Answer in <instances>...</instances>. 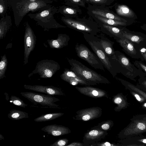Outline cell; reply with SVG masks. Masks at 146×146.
<instances>
[{
    "mask_svg": "<svg viewBox=\"0 0 146 146\" xmlns=\"http://www.w3.org/2000/svg\"><path fill=\"white\" fill-rule=\"evenodd\" d=\"M12 25L11 18L9 16H4L0 21V39L5 37L8 31Z\"/></svg>",
    "mask_w": 146,
    "mask_h": 146,
    "instance_id": "cell-24",
    "label": "cell"
},
{
    "mask_svg": "<svg viewBox=\"0 0 146 146\" xmlns=\"http://www.w3.org/2000/svg\"><path fill=\"white\" fill-rule=\"evenodd\" d=\"M36 37L28 23L26 24L24 37V53L23 63L25 65L28 62V58L31 52L34 49Z\"/></svg>",
    "mask_w": 146,
    "mask_h": 146,
    "instance_id": "cell-10",
    "label": "cell"
},
{
    "mask_svg": "<svg viewBox=\"0 0 146 146\" xmlns=\"http://www.w3.org/2000/svg\"><path fill=\"white\" fill-rule=\"evenodd\" d=\"M128 86L133 91L137 92L138 94L141 95L144 98L146 99V93L143 91L141 90L140 89L137 88L133 85L129 84L128 85Z\"/></svg>",
    "mask_w": 146,
    "mask_h": 146,
    "instance_id": "cell-38",
    "label": "cell"
},
{
    "mask_svg": "<svg viewBox=\"0 0 146 146\" xmlns=\"http://www.w3.org/2000/svg\"><path fill=\"white\" fill-rule=\"evenodd\" d=\"M116 40L121 47L129 53L133 54H136V51L133 45L129 40L124 38H117Z\"/></svg>",
    "mask_w": 146,
    "mask_h": 146,
    "instance_id": "cell-25",
    "label": "cell"
},
{
    "mask_svg": "<svg viewBox=\"0 0 146 146\" xmlns=\"http://www.w3.org/2000/svg\"><path fill=\"white\" fill-rule=\"evenodd\" d=\"M113 122L111 120L103 121L98 124L96 126L102 130L107 131L110 130L113 126Z\"/></svg>",
    "mask_w": 146,
    "mask_h": 146,
    "instance_id": "cell-34",
    "label": "cell"
},
{
    "mask_svg": "<svg viewBox=\"0 0 146 146\" xmlns=\"http://www.w3.org/2000/svg\"><path fill=\"white\" fill-rule=\"evenodd\" d=\"M64 114V113L61 112L43 114L35 118L34 119V121L36 122L49 121L57 119L62 116Z\"/></svg>",
    "mask_w": 146,
    "mask_h": 146,
    "instance_id": "cell-26",
    "label": "cell"
},
{
    "mask_svg": "<svg viewBox=\"0 0 146 146\" xmlns=\"http://www.w3.org/2000/svg\"><path fill=\"white\" fill-rule=\"evenodd\" d=\"M141 27L142 29L146 31V24H145L141 26Z\"/></svg>",
    "mask_w": 146,
    "mask_h": 146,
    "instance_id": "cell-45",
    "label": "cell"
},
{
    "mask_svg": "<svg viewBox=\"0 0 146 146\" xmlns=\"http://www.w3.org/2000/svg\"><path fill=\"white\" fill-rule=\"evenodd\" d=\"M41 130L48 135L56 136L68 134L71 132L68 127L56 124L48 125L42 128Z\"/></svg>",
    "mask_w": 146,
    "mask_h": 146,
    "instance_id": "cell-16",
    "label": "cell"
},
{
    "mask_svg": "<svg viewBox=\"0 0 146 146\" xmlns=\"http://www.w3.org/2000/svg\"><path fill=\"white\" fill-rule=\"evenodd\" d=\"M112 101L117 105V106L114 109L116 111H119L125 108L126 105L125 101L120 95H117L114 96L113 98Z\"/></svg>",
    "mask_w": 146,
    "mask_h": 146,
    "instance_id": "cell-29",
    "label": "cell"
},
{
    "mask_svg": "<svg viewBox=\"0 0 146 146\" xmlns=\"http://www.w3.org/2000/svg\"><path fill=\"white\" fill-rule=\"evenodd\" d=\"M139 64L141 67L146 72V66L141 62Z\"/></svg>",
    "mask_w": 146,
    "mask_h": 146,
    "instance_id": "cell-43",
    "label": "cell"
},
{
    "mask_svg": "<svg viewBox=\"0 0 146 146\" xmlns=\"http://www.w3.org/2000/svg\"><path fill=\"white\" fill-rule=\"evenodd\" d=\"M90 17L89 18L85 17L72 18L63 16L61 19L67 27L71 29L82 34L96 36L101 32L98 23Z\"/></svg>",
    "mask_w": 146,
    "mask_h": 146,
    "instance_id": "cell-3",
    "label": "cell"
},
{
    "mask_svg": "<svg viewBox=\"0 0 146 146\" xmlns=\"http://www.w3.org/2000/svg\"><path fill=\"white\" fill-rule=\"evenodd\" d=\"M114 5L108 6H101L88 4L87 7V13L89 16L92 15H98L127 22V21L125 19L119 16L110 9L113 7Z\"/></svg>",
    "mask_w": 146,
    "mask_h": 146,
    "instance_id": "cell-9",
    "label": "cell"
},
{
    "mask_svg": "<svg viewBox=\"0 0 146 146\" xmlns=\"http://www.w3.org/2000/svg\"><path fill=\"white\" fill-rule=\"evenodd\" d=\"M75 49L77 56L95 69L105 71L104 67L99 58L84 44L77 43Z\"/></svg>",
    "mask_w": 146,
    "mask_h": 146,
    "instance_id": "cell-7",
    "label": "cell"
},
{
    "mask_svg": "<svg viewBox=\"0 0 146 146\" xmlns=\"http://www.w3.org/2000/svg\"><path fill=\"white\" fill-rule=\"evenodd\" d=\"M101 32L115 39L123 38L122 32L123 29L118 27L100 23H98Z\"/></svg>",
    "mask_w": 146,
    "mask_h": 146,
    "instance_id": "cell-18",
    "label": "cell"
},
{
    "mask_svg": "<svg viewBox=\"0 0 146 146\" xmlns=\"http://www.w3.org/2000/svg\"><path fill=\"white\" fill-rule=\"evenodd\" d=\"M67 146H83L87 145L83 143H80L78 142H73L70 144L67 145Z\"/></svg>",
    "mask_w": 146,
    "mask_h": 146,
    "instance_id": "cell-40",
    "label": "cell"
},
{
    "mask_svg": "<svg viewBox=\"0 0 146 146\" xmlns=\"http://www.w3.org/2000/svg\"><path fill=\"white\" fill-rule=\"evenodd\" d=\"M123 38H126L130 41L137 44L143 40V38L139 36L135 35L123 30L122 32Z\"/></svg>",
    "mask_w": 146,
    "mask_h": 146,
    "instance_id": "cell-31",
    "label": "cell"
},
{
    "mask_svg": "<svg viewBox=\"0 0 146 146\" xmlns=\"http://www.w3.org/2000/svg\"><path fill=\"white\" fill-rule=\"evenodd\" d=\"M9 101L13 104L21 107L25 108L28 105L19 98L15 96H11L10 98Z\"/></svg>",
    "mask_w": 146,
    "mask_h": 146,
    "instance_id": "cell-35",
    "label": "cell"
},
{
    "mask_svg": "<svg viewBox=\"0 0 146 146\" xmlns=\"http://www.w3.org/2000/svg\"><path fill=\"white\" fill-rule=\"evenodd\" d=\"M113 7L116 14L119 16L131 18H135V13L126 5L117 4V3H115Z\"/></svg>",
    "mask_w": 146,
    "mask_h": 146,
    "instance_id": "cell-23",
    "label": "cell"
},
{
    "mask_svg": "<svg viewBox=\"0 0 146 146\" xmlns=\"http://www.w3.org/2000/svg\"><path fill=\"white\" fill-rule=\"evenodd\" d=\"M58 13L65 17L76 18L78 17L82 12L80 7H75L64 5L60 6L58 9Z\"/></svg>",
    "mask_w": 146,
    "mask_h": 146,
    "instance_id": "cell-21",
    "label": "cell"
},
{
    "mask_svg": "<svg viewBox=\"0 0 146 146\" xmlns=\"http://www.w3.org/2000/svg\"><path fill=\"white\" fill-rule=\"evenodd\" d=\"M52 2L53 0H9V6L13 11L15 23L17 26L29 12L47 9L51 6Z\"/></svg>",
    "mask_w": 146,
    "mask_h": 146,
    "instance_id": "cell-1",
    "label": "cell"
},
{
    "mask_svg": "<svg viewBox=\"0 0 146 146\" xmlns=\"http://www.w3.org/2000/svg\"><path fill=\"white\" fill-rule=\"evenodd\" d=\"M75 88L81 94L90 97L95 98L104 97L108 98L106 91L90 86H85L83 87L76 86Z\"/></svg>",
    "mask_w": 146,
    "mask_h": 146,
    "instance_id": "cell-14",
    "label": "cell"
},
{
    "mask_svg": "<svg viewBox=\"0 0 146 146\" xmlns=\"http://www.w3.org/2000/svg\"><path fill=\"white\" fill-rule=\"evenodd\" d=\"M93 145H98V146H111V145L109 143L106 142L102 144H94Z\"/></svg>",
    "mask_w": 146,
    "mask_h": 146,
    "instance_id": "cell-42",
    "label": "cell"
},
{
    "mask_svg": "<svg viewBox=\"0 0 146 146\" xmlns=\"http://www.w3.org/2000/svg\"><path fill=\"white\" fill-rule=\"evenodd\" d=\"M8 61L5 54L1 56L0 62V79L5 77V72L7 66Z\"/></svg>",
    "mask_w": 146,
    "mask_h": 146,
    "instance_id": "cell-32",
    "label": "cell"
},
{
    "mask_svg": "<svg viewBox=\"0 0 146 146\" xmlns=\"http://www.w3.org/2000/svg\"><path fill=\"white\" fill-rule=\"evenodd\" d=\"M70 38L66 34H59L56 39L48 40L47 41L50 47L52 48L60 49L68 44Z\"/></svg>",
    "mask_w": 146,
    "mask_h": 146,
    "instance_id": "cell-20",
    "label": "cell"
},
{
    "mask_svg": "<svg viewBox=\"0 0 146 146\" xmlns=\"http://www.w3.org/2000/svg\"><path fill=\"white\" fill-rule=\"evenodd\" d=\"M24 87L26 89L43 93L51 95H64V93L60 88L52 86H32L25 84L24 86Z\"/></svg>",
    "mask_w": 146,
    "mask_h": 146,
    "instance_id": "cell-15",
    "label": "cell"
},
{
    "mask_svg": "<svg viewBox=\"0 0 146 146\" xmlns=\"http://www.w3.org/2000/svg\"><path fill=\"white\" fill-rule=\"evenodd\" d=\"M108 134L107 131L101 130L96 126L92 128L84 135L83 142L87 146L93 145L104 138Z\"/></svg>",
    "mask_w": 146,
    "mask_h": 146,
    "instance_id": "cell-12",
    "label": "cell"
},
{
    "mask_svg": "<svg viewBox=\"0 0 146 146\" xmlns=\"http://www.w3.org/2000/svg\"><path fill=\"white\" fill-rule=\"evenodd\" d=\"M98 23H100L116 27L125 26L127 22L106 18L102 16L92 15L89 16Z\"/></svg>",
    "mask_w": 146,
    "mask_h": 146,
    "instance_id": "cell-22",
    "label": "cell"
},
{
    "mask_svg": "<svg viewBox=\"0 0 146 146\" xmlns=\"http://www.w3.org/2000/svg\"><path fill=\"white\" fill-rule=\"evenodd\" d=\"M57 13L58 9L51 6L47 9L36 13L28 14V15L44 28V31H48L51 29L66 28V27L60 24L54 18V15Z\"/></svg>",
    "mask_w": 146,
    "mask_h": 146,
    "instance_id": "cell-5",
    "label": "cell"
},
{
    "mask_svg": "<svg viewBox=\"0 0 146 146\" xmlns=\"http://www.w3.org/2000/svg\"><path fill=\"white\" fill-rule=\"evenodd\" d=\"M20 94L23 96L34 104H39L50 108H60L58 107L59 105L55 103L60 101V100L51 95H45L31 92H22Z\"/></svg>",
    "mask_w": 146,
    "mask_h": 146,
    "instance_id": "cell-8",
    "label": "cell"
},
{
    "mask_svg": "<svg viewBox=\"0 0 146 146\" xmlns=\"http://www.w3.org/2000/svg\"><path fill=\"white\" fill-rule=\"evenodd\" d=\"M54 1H58V0H54Z\"/></svg>",
    "mask_w": 146,
    "mask_h": 146,
    "instance_id": "cell-49",
    "label": "cell"
},
{
    "mask_svg": "<svg viewBox=\"0 0 146 146\" xmlns=\"http://www.w3.org/2000/svg\"><path fill=\"white\" fill-rule=\"evenodd\" d=\"M115 53L116 61L127 69H129L131 64L128 59L118 51H115Z\"/></svg>",
    "mask_w": 146,
    "mask_h": 146,
    "instance_id": "cell-28",
    "label": "cell"
},
{
    "mask_svg": "<svg viewBox=\"0 0 146 146\" xmlns=\"http://www.w3.org/2000/svg\"><path fill=\"white\" fill-rule=\"evenodd\" d=\"M146 131V122L142 120H136L125 130L124 134L125 135L138 134Z\"/></svg>",
    "mask_w": 146,
    "mask_h": 146,
    "instance_id": "cell-17",
    "label": "cell"
},
{
    "mask_svg": "<svg viewBox=\"0 0 146 146\" xmlns=\"http://www.w3.org/2000/svg\"><path fill=\"white\" fill-rule=\"evenodd\" d=\"M142 84L146 87V81H144Z\"/></svg>",
    "mask_w": 146,
    "mask_h": 146,
    "instance_id": "cell-47",
    "label": "cell"
},
{
    "mask_svg": "<svg viewBox=\"0 0 146 146\" xmlns=\"http://www.w3.org/2000/svg\"><path fill=\"white\" fill-rule=\"evenodd\" d=\"M68 60L71 66L70 69L90 85L110 83L106 78L88 67L79 61L73 58Z\"/></svg>",
    "mask_w": 146,
    "mask_h": 146,
    "instance_id": "cell-2",
    "label": "cell"
},
{
    "mask_svg": "<svg viewBox=\"0 0 146 146\" xmlns=\"http://www.w3.org/2000/svg\"><path fill=\"white\" fill-rule=\"evenodd\" d=\"M140 51L142 56L146 60V49L143 48Z\"/></svg>",
    "mask_w": 146,
    "mask_h": 146,
    "instance_id": "cell-41",
    "label": "cell"
},
{
    "mask_svg": "<svg viewBox=\"0 0 146 146\" xmlns=\"http://www.w3.org/2000/svg\"><path fill=\"white\" fill-rule=\"evenodd\" d=\"M65 5L75 7L85 8L86 3L84 0H63Z\"/></svg>",
    "mask_w": 146,
    "mask_h": 146,
    "instance_id": "cell-33",
    "label": "cell"
},
{
    "mask_svg": "<svg viewBox=\"0 0 146 146\" xmlns=\"http://www.w3.org/2000/svg\"><path fill=\"white\" fill-rule=\"evenodd\" d=\"M60 68V66L56 62L52 60H43L36 63L35 69L28 76L30 77L33 74H37L40 78H49Z\"/></svg>",
    "mask_w": 146,
    "mask_h": 146,
    "instance_id": "cell-6",
    "label": "cell"
},
{
    "mask_svg": "<svg viewBox=\"0 0 146 146\" xmlns=\"http://www.w3.org/2000/svg\"><path fill=\"white\" fill-rule=\"evenodd\" d=\"M68 142V140L66 138H60L50 146H66Z\"/></svg>",
    "mask_w": 146,
    "mask_h": 146,
    "instance_id": "cell-37",
    "label": "cell"
},
{
    "mask_svg": "<svg viewBox=\"0 0 146 146\" xmlns=\"http://www.w3.org/2000/svg\"><path fill=\"white\" fill-rule=\"evenodd\" d=\"M85 40L90 45L95 54L98 56L105 68L114 77L115 74V61L106 54L96 36L83 33Z\"/></svg>",
    "mask_w": 146,
    "mask_h": 146,
    "instance_id": "cell-4",
    "label": "cell"
},
{
    "mask_svg": "<svg viewBox=\"0 0 146 146\" xmlns=\"http://www.w3.org/2000/svg\"><path fill=\"white\" fill-rule=\"evenodd\" d=\"M4 139V137L1 134H0V140H2Z\"/></svg>",
    "mask_w": 146,
    "mask_h": 146,
    "instance_id": "cell-46",
    "label": "cell"
},
{
    "mask_svg": "<svg viewBox=\"0 0 146 146\" xmlns=\"http://www.w3.org/2000/svg\"><path fill=\"white\" fill-rule=\"evenodd\" d=\"M60 77L62 80L72 85L91 86L71 69L65 68Z\"/></svg>",
    "mask_w": 146,
    "mask_h": 146,
    "instance_id": "cell-13",
    "label": "cell"
},
{
    "mask_svg": "<svg viewBox=\"0 0 146 146\" xmlns=\"http://www.w3.org/2000/svg\"><path fill=\"white\" fill-rule=\"evenodd\" d=\"M84 2L88 4L92 5L108 6L111 5L115 0H84Z\"/></svg>",
    "mask_w": 146,
    "mask_h": 146,
    "instance_id": "cell-30",
    "label": "cell"
},
{
    "mask_svg": "<svg viewBox=\"0 0 146 146\" xmlns=\"http://www.w3.org/2000/svg\"><path fill=\"white\" fill-rule=\"evenodd\" d=\"M140 142L146 144V139H143L139 140Z\"/></svg>",
    "mask_w": 146,
    "mask_h": 146,
    "instance_id": "cell-44",
    "label": "cell"
},
{
    "mask_svg": "<svg viewBox=\"0 0 146 146\" xmlns=\"http://www.w3.org/2000/svg\"><path fill=\"white\" fill-rule=\"evenodd\" d=\"M144 107L146 108V103H144L143 105Z\"/></svg>",
    "mask_w": 146,
    "mask_h": 146,
    "instance_id": "cell-48",
    "label": "cell"
},
{
    "mask_svg": "<svg viewBox=\"0 0 146 146\" xmlns=\"http://www.w3.org/2000/svg\"><path fill=\"white\" fill-rule=\"evenodd\" d=\"M96 36L99 38L102 47L106 54L110 58L116 61L115 51L113 46L114 42L110 40L102 34Z\"/></svg>",
    "mask_w": 146,
    "mask_h": 146,
    "instance_id": "cell-19",
    "label": "cell"
},
{
    "mask_svg": "<svg viewBox=\"0 0 146 146\" xmlns=\"http://www.w3.org/2000/svg\"><path fill=\"white\" fill-rule=\"evenodd\" d=\"M8 117L10 119L13 120H19L29 117L28 113L15 109L10 110Z\"/></svg>",
    "mask_w": 146,
    "mask_h": 146,
    "instance_id": "cell-27",
    "label": "cell"
},
{
    "mask_svg": "<svg viewBox=\"0 0 146 146\" xmlns=\"http://www.w3.org/2000/svg\"><path fill=\"white\" fill-rule=\"evenodd\" d=\"M9 0H0V15L1 17L4 16L9 6Z\"/></svg>",
    "mask_w": 146,
    "mask_h": 146,
    "instance_id": "cell-36",
    "label": "cell"
},
{
    "mask_svg": "<svg viewBox=\"0 0 146 146\" xmlns=\"http://www.w3.org/2000/svg\"><path fill=\"white\" fill-rule=\"evenodd\" d=\"M102 109L98 107H93L79 110L73 119L82 121H88L100 117Z\"/></svg>",
    "mask_w": 146,
    "mask_h": 146,
    "instance_id": "cell-11",
    "label": "cell"
},
{
    "mask_svg": "<svg viewBox=\"0 0 146 146\" xmlns=\"http://www.w3.org/2000/svg\"><path fill=\"white\" fill-rule=\"evenodd\" d=\"M132 94L135 98L137 100L140 102H142L145 100L144 98L140 96L138 94L134 92H132Z\"/></svg>",
    "mask_w": 146,
    "mask_h": 146,
    "instance_id": "cell-39",
    "label": "cell"
}]
</instances>
